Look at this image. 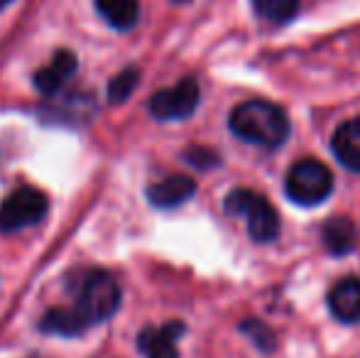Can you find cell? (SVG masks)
Here are the masks:
<instances>
[{
  "label": "cell",
  "instance_id": "obj_1",
  "mask_svg": "<svg viewBox=\"0 0 360 358\" xmlns=\"http://www.w3.org/2000/svg\"><path fill=\"white\" fill-rule=\"evenodd\" d=\"M228 128L238 140L265 150H277L289 138V118L277 103L265 98H250L238 103L228 115Z\"/></svg>",
  "mask_w": 360,
  "mask_h": 358
},
{
  "label": "cell",
  "instance_id": "obj_2",
  "mask_svg": "<svg viewBox=\"0 0 360 358\" xmlns=\"http://www.w3.org/2000/svg\"><path fill=\"white\" fill-rule=\"evenodd\" d=\"M120 307V285L110 272L89 270L76 285L74 309L86 324H101L110 319Z\"/></svg>",
  "mask_w": 360,
  "mask_h": 358
},
{
  "label": "cell",
  "instance_id": "obj_3",
  "mask_svg": "<svg viewBox=\"0 0 360 358\" xmlns=\"http://www.w3.org/2000/svg\"><path fill=\"white\" fill-rule=\"evenodd\" d=\"M223 211L228 216H243L248 224V234L255 243H272L280 236V214L270 199L257 194L255 189H233L223 199Z\"/></svg>",
  "mask_w": 360,
  "mask_h": 358
},
{
  "label": "cell",
  "instance_id": "obj_4",
  "mask_svg": "<svg viewBox=\"0 0 360 358\" xmlns=\"http://www.w3.org/2000/svg\"><path fill=\"white\" fill-rule=\"evenodd\" d=\"M287 196L299 206H319L331 196L333 174L323 162L314 158H304L294 162L285 179Z\"/></svg>",
  "mask_w": 360,
  "mask_h": 358
},
{
  "label": "cell",
  "instance_id": "obj_5",
  "mask_svg": "<svg viewBox=\"0 0 360 358\" xmlns=\"http://www.w3.org/2000/svg\"><path fill=\"white\" fill-rule=\"evenodd\" d=\"M49 209L47 196L34 186H20L10 191L5 201L0 204V231L13 234V231L27 229L44 219Z\"/></svg>",
  "mask_w": 360,
  "mask_h": 358
},
{
  "label": "cell",
  "instance_id": "obj_6",
  "mask_svg": "<svg viewBox=\"0 0 360 358\" xmlns=\"http://www.w3.org/2000/svg\"><path fill=\"white\" fill-rule=\"evenodd\" d=\"M201 89L196 79L186 77L169 89L157 91L150 98V113L157 120H184L199 108Z\"/></svg>",
  "mask_w": 360,
  "mask_h": 358
},
{
  "label": "cell",
  "instance_id": "obj_7",
  "mask_svg": "<svg viewBox=\"0 0 360 358\" xmlns=\"http://www.w3.org/2000/svg\"><path fill=\"white\" fill-rule=\"evenodd\" d=\"M186 326L181 321H167L162 326H147L138 336V349L145 358H179L176 341Z\"/></svg>",
  "mask_w": 360,
  "mask_h": 358
},
{
  "label": "cell",
  "instance_id": "obj_8",
  "mask_svg": "<svg viewBox=\"0 0 360 358\" xmlns=\"http://www.w3.org/2000/svg\"><path fill=\"white\" fill-rule=\"evenodd\" d=\"M76 67H79V62H76L74 52H69V49H57L52 62L34 72V77H32L34 89L42 96H57L59 91L69 84V79L76 74Z\"/></svg>",
  "mask_w": 360,
  "mask_h": 358
},
{
  "label": "cell",
  "instance_id": "obj_9",
  "mask_svg": "<svg viewBox=\"0 0 360 358\" xmlns=\"http://www.w3.org/2000/svg\"><path fill=\"white\" fill-rule=\"evenodd\" d=\"M196 194V181L186 174H172L147 186V199L157 209H176Z\"/></svg>",
  "mask_w": 360,
  "mask_h": 358
},
{
  "label": "cell",
  "instance_id": "obj_10",
  "mask_svg": "<svg viewBox=\"0 0 360 358\" xmlns=\"http://www.w3.org/2000/svg\"><path fill=\"white\" fill-rule=\"evenodd\" d=\"M328 309L343 324H358L360 321V280L358 277H343L328 292Z\"/></svg>",
  "mask_w": 360,
  "mask_h": 358
},
{
  "label": "cell",
  "instance_id": "obj_11",
  "mask_svg": "<svg viewBox=\"0 0 360 358\" xmlns=\"http://www.w3.org/2000/svg\"><path fill=\"white\" fill-rule=\"evenodd\" d=\"M333 158L348 170L360 174V115L343 120L331 138Z\"/></svg>",
  "mask_w": 360,
  "mask_h": 358
},
{
  "label": "cell",
  "instance_id": "obj_12",
  "mask_svg": "<svg viewBox=\"0 0 360 358\" xmlns=\"http://www.w3.org/2000/svg\"><path fill=\"white\" fill-rule=\"evenodd\" d=\"M321 243L331 255H348L358 243V231L351 219L336 216L321 226Z\"/></svg>",
  "mask_w": 360,
  "mask_h": 358
},
{
  "label": "cell",
  "instance_id": "obj_13",
  "mask_svg": "<svg viewBox=\"0 0 360 358\" xmlns=\"http://www.w3.org/2000/svg\"><path fill=\"white\" fill-rule=\"evenodd\" d=\"M39 329H42L44 334L79 336L89 329V324L81 319L74 307H54V309H49L47 314L39 319Z\"/></svg>",
  "mask_w": 360,
  "mask_h": 358
},
{
  "label": "cell",
  "instance_id": "obj_14",
  "mask_svg": "<svg viewBox=\"0 0 360 358\" xmlns=\"http://www.w3.org/2000/svg\"><path fill=\"white\" fill-rule=\"evenodd\" d=\"M96 10L101 13V18L110 25V27L125 30L135 27L140 18V3L138 0H96Z\"/></svg>",
  "mask_w": 360,
  "mask_h": 358
},
{
  "label": "cell",
  "instance_id": "obj_15",
  "mask_svg": "<svg viewBox=\"0 0 360 358\" xmlns=\"http://www.w3.org/2000/svg\"><path fill=\"white\" fill-rule=\"evenodd\" d=\"M257 18L272 25H287L297 18L299 0H250Z\"/></svg>",
  "mask_w": 360,
  "mask_h": 358
},
{
  "label": "cell",
  "instance_id": "obj_16",
  "mask_svg": "<svg viewBox=\"0 0 360 358\" xmlns=\"http://www.w3.org/2000/svg\"><path fill=\"white\" fill-rule=\"evenodd\" d=\"M238 329H240L243 334H245L248 339L255 344V349H260L262 354H270V351H275L277 336H275V331H272L270 326L265 324V321H260V319H243L240 324H238Z\"/></svg>",
  "mask_w": 360,
  "mask_h": 358
},
{
  "label": "cell",
  "instance_id": "obj_17",
  "mask_svg": "<svg viewBox=\"0 0 360 358\" xmlns=\"http://www.w3.org/2000/svg\"><path fill=\"white\" fill-rule=\"evenodd\" d=\"M140 84V69L138 67H128L108 84V101L110 103H123L133 96V91Z\"/></svg>",
  "mask_w": 360,
  "mask_h": 358
},
{
  "label": "cell",
  "instance_id": "obj_18",
  "mask_svg": "<svg viewBox=\"0 0 360 358\" xmlns=\"http://www.w3.org/2000/svg\"><path fill=\"white\" fill-rule=\"evenodd\" d=\"M184 160L191 165V167L201 170V172H206V170H214L221 165V155L216 153V150L211 148H201V145H191V148L184 150Z\"/></svg>",
  "mask_w": 360,
  "mask_h": 358
},
{
  "label": "cell",
  "instance_id": "obj_19",
  "mask_svg": "<svg viewBox=\"0 0 360 358\" xmlns=\"http://www.w3.org/2000/svg\"><path fill=\"white\" fill-rule=\"evenodd\" d=\"M10 3H13V0H0V10H5V8H8Z\"/></svg>",
  "mask_w": 360,
  "mask_h": 358
},
{
  "label": "cell",
  "instance_id": "obj_20",
  "mask_svg": "<svg viewBox=\"0 0 360 358\" xmlns=\"http://www.w3.org/2000/svg\"><path fill=\"white\" fill-rule=\"evenodd\" d=\"M174 3H181V0H174Z\"/></svg>",
  "mask_w": 360,
  "mask_h": 358
}]
</instances>
